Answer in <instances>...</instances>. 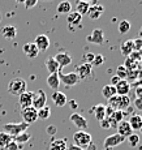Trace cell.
I'll return each instance as SVG.
<instances>
[{
    "mask_svg": "<svg viewBox=\"0 0 142 150\" xmlns=\"http://www.w3.org/2000/svg\"><path fill=\"white\" fill-rule=\"evenodd\" d=\"M28 128H29V124H26L24 122H21V123H8V124H4V125H3V132L8 133L11 137L13 138V137H16V136H18V134L26 132Z\"/></svg>",
    "mask_w": 142,
    "mask_h": 150,
    "instance_id": "6da1fadb",
    "label": "cell"
},
{
    "mask_svg": "<svg viewBox=\"0 0 142 150\" xmlns=\"http://www.w3.org/2000/svg\"><path fill=\"white\" fill-rule=\"evenodd\" d=\"M91 142H93L91 134L86 131H78L73 134V145H76L83 150L88 149Z\"/></svg>",
    "mask_w": 142,
    "mask_h": 150,
    "instance_id": "7a4b0ae2",
    "label": "cell"
},
{
    "mask_svg": "<svg viewBox=\"0 0 142 150\" xmlns=\"http://www.w3.org/2000/svg\"><path fill=\"white\" fill-rule=\"evenodd\" d=\"M26 88H28V85H26L25 80L21 79V77H16V79H13L12 81L8 83V93L18 97L24 91H26Z\"/></svg>",
    "mask_w": 142,
    "mask_h": 150,
    "instance_id": "3957f363",
    "label": "cell"
},
{
    "mask_svg": "<svg viewBox=\"0 0 142 150\" xmlns=\"http://www.w3.org/2000/svg\"><path fill=\"white\" fill-rule=\"evenodd\" d=\"M108 106L112 107L114 110L123 111V110L129 108L130 99L128 96H115V97H112L111 99H108Z\"/></svg>",
    "mask_w": 142,
    "mask_h": 150,
    "instance_id": "277c9868",
    "label": "cell"
},
{
    "mask_svg": "<svg viewBox=\"0 0 142 150\" xmlns=\"http://www.w3.org/2000/svg\"><path fill=\"white\" fill-rule=\"evenodd\" d=\"M21 116H22V120L24 123L26 124H33L38 120V110H35L33 106L30 107H25V108H21Z\"/></svg>",
    "mask_w": 142,
    "mask_h": 150,
    "instance_id": "5b68a950",
    "label": "cell"
},
{
    "mask_svg": "<svg viewBox=\"0 0 142 150\" xmlns=\"http://www.w3.org/2000/svg\"><path fill=\"white\" fill-rule=\"evenodd\" d=\"M46 102H47V96H46V93L42 90V89L34 91V94H33V103H31V106H33L34 108H35V110L43 108L46 106Z\"/></svg>",
    "mask_w": 142,
    "mask_h": 150,
    "instance_id": "8992f818",
    "label": "cell"
},
{
    "mask_svg": "<svg viewBox=\"0 0 142 150\" xmlns=\"http://www.w3.org/2000/svg\"><path fill=\"white\" fill-rule=\"evenodd\" d=\"M124 141H125V138L123 136H120V134H117V133H114V134H111V136L104 138L103 146H104V149H112V148H115V146L121 145Z\"/></svg>",
    "mask_w": 142,
    "mask_h": 150,
    "instance_id": "52a82bcc",
    "label": "cell"
},
{
    "mask_svg": "<svg viewBox=\"0 0 142 150\" xmlns=\"http://www.w3.org/2000/svg\"><path fill=\"white\" fill-rule=\"evenodd\" d=\"M76 74L78 76V79L81 80H89L93 76V67L91 64H88V63H82L80 64L76 69Z\"/></svg>",
    "mask_w": 142,
    "mask_h": 150,
    "instance_id": "ba28073f",
    "label": "cell"
},
{
    "mask_svg": "<svg viewBox=\"0 0 142 150\" xmlns=\"http://www.w3.org/2000/svg\"><path fill=\"white\" fill-rule=\"evenodd\" d=\"M59 79L60 82H63L65 86H74L80 82V79L76 74V72H69V73H61L59 72Z\"/></svg>",
    "mask_w": 142,
    "mask_h": 150,
    "instance_id": "9c48e42d",
    "label": "cell"
},
{
    "mask_svg": "<svg viewBox=\"0 0 142 150\" xmlns=\"http://www.w3.org/2000/svg\"><path fill=\"white\" fill-rule=\"evenodd\" d=\"M88 42L95 43V45H103L104 43V33L102 29H94L88 35Z\"/></svg>",
    "mask_w": 142,
    "mask_h": 150,
    "instance_id": "30bf717a",
    "label": "cell"
},
{
    "mask_svg": "<svg viewBox=\"0 0 142 150\" xmlns=\"http://www.w3.org/2000/svg\"><path fill=\"white\" fill-rule=\"evenodd\" d=\"M34 45L37 46V48L40 51H47L50 48V38L46 34H39L34 41Z\"/></svg>",
    "mask_w": 142,
    "mask_h": 150,
    "instance_id": "8fae6325",
    "label": "cell"
},
{
    "mask_svg": "<svg viewBox=\"0 0 142 150\" xmlns=\"http://www.w3.org/2000/svg\"><path fill=\"white\" fill-rule=\"evenodd\" d=\"M69 119H71V122L73 123L78 129H82V131L83 129H88V120H86L82 115L77 114V112H73V114L69 116Z\"/></svg>",
    "mask_w": 142,
    "mask_h": 150,
    "instance_id": "7c38bea8",
    "label": "cell"
},
{
    "mask_svg": "<svg viewBox=\"0 0 142 150\" xmlns=\"http://www.w3.org/2000/svg\"><path fill=\"white\" fill-rule=\"evenodd\" d=\"M33 94L34 91H24L21 96H18V105L21 106V108L30 107L33 103Z\"/></svg>",
    "mask_w": 142,
    "mask_h": 150,
    "instance_id": "4fadbf2b",
    "label": "cell"
},
{
    "mask_svg": "<svg viewBox=\"0 0 142 150\" xmlns=\"http://www.w3.org/2000/svg\"><path fill=\"white\" fill-rule=\"evenodd\" d=\"M54 57H55V60H56V63L59 64L60 69L64 68V67H68V65L72 63V56L68 52H59V54L55 55Z\"/></svg>",
    "mask_w": 142,
    "mask_h": 150,
    "instance_id": "5bb4252c",
    "label": "cell"
},
{
    "mask_svg": "<svg viewBox=\"0 0 142 150\" xmlns=\"http://www.w3.org/2000/svg\"><path fill=\"white\" fill-rule=\"evenodd\" d=\"M116 128H117V134L123 136L124 138L129 137L130 134L133 133V131H132V128H130L128 120H121V122L116 125Z\"/></svg>",
    "mask_w": 142,
    "mask_h": 150,
    "instance_id": "9a60e30c",
    "label": "cell"
},
{
    "mask_svg": "<svg viewBox=\"0 0 142 150\" xmlns=\"http://www.w3.org/2000/svg\"><path fill=\"white\" fill-rule=\"evenodd\" d=\"M22 51L29 59H34V57L38 56L39 54V50L37 48V46L34 45V42H30V43H25L22 46Z\"/></svg>",
    "mask_w": 142,
    "mask_h": 150,
    "instance_id": "2e32d148",
    "label": "cell"
},
{
    "mask_svg": "<svg viewBox=\"0 0 142 150\" xmlns=\"http://www.w3.org/2000/svg\"><path fill=\"white\" fill-rule=\"evenodd\" d=\"M104 12V8L102 7L100 4H90V8H89V12H88V16L90 17L91 20H98L100 18V16L103 14Z\"/></svg>",
    "mask_w": 142,
    "mask_h": 150,
    "instance_id": "e0dca14e",
    "label": "cell"
},
{
    "mask_svg": "<svg viewBox=\"0 0 142 150\" xmlns=\"http://www.w3.org/2000/svg\"><path fill=\"white\" fill-rule=\"evenodd\" d=\"M52 100H54V103L57 106V107H64V106L68 103V99H66V96L63 91H54L52 93Z\"/></svg>",
    "mask_w": 142,
    "mask_h": 150,
    "instance_id": "ac0fdd59",
    "label": "cell"
},
{
    "mask_svg": "<svg viewBox=\"0 0 142 150\" xmlns=\"http://www.w3.org/2000/svg\"><path fill=\"white\" fill-rule=\"evenodd\" d=\"M115 88H116V96H128L130 91V83L126 80H120Z\"/></svg>",
    "mask_w": 142,
    "mask_h": 150,
    "instance_id": "d6986e66",
    "label": "cell"
},
{
    "mask_svg": "<svg viewBox=\"0 0 142 150\" xmlns=\"http://www.w3.org/2000/svg\"><path fill=\"white\" fill-rule=\"evenodd\" d=\"M121 54L124 55V56H130L132 55V52L134 51V41L133 39H126V41H124L123 43H121Z\"/></svg>",
    "mask_w": 142,
    "mask_h": 150,
    "instance_id": "ffe728a7",
    "label": "cell"
},
{
    "mask_svg": "<svg viewBox=\"0 0 142 150\" xmlns=\"http://www.w3.org/2000/svg\"><path fill=\"white\" fill-rule=\"evenodd\" d=\"M45 65H46V68H47V71H48V73H50V74L59 73V72H60V67H59V64L56 63V60H55L54 56L47 57V59H46V62H45Z\"/></svg>",
    "mask_w": 142,
    "mask_h": 150,
    "instance_id": "44dd1931",
    "label": "cell"
},
{
    "mask_svg": "<svg viewBox=\"0 0 142 150\" xmlns=\"http://www.w3.org/2000/svg\"><path fill=\"white\" fill-rule=\"evenodd\" d=\"M0 33H1V35L4 37L5 39H13L14 37L17 35V29H16V26H13V25H5V26L1 28Z\"/></svg>",
    "mask_w": 142,
    "mask_h": 150,
    "instance_id": "7402d4cb",
    "label": "cell"
},
{
    "mask_svg": "<svg viewBox=\"0 0 142 150\" xmlns=\"http://www.w3.org/2000/svg\"><path fill=\"white\" fill-rule=\"evenodd\" d=\"M66 22L69 26H80L82 22V16L78 14L77 12H71L66 16Z\"/></svg>",
    "mask_w": 142,
    "mask_h": 150,
    "instance_id": "603a6c76",
    "label": "cell"
},
{
    "mask_svg": "<svg viewBox=\"0 0 142 150\" xmlns=\"http://www.w3.org/2000/svg\"><path fill=\"white\" fill-rule=\"evenodd\" d=\"M91 112L94 114L95 119L98 120V122H102L103 119H106V106L104 105H97L94 106V107L91 108Z\"/></svg>",
    "mask_w": 142,
    "mask_h": 150,
    "instance_id": "cb8c5ba5",
    "label": "cell"
},
{
    "mask_svg": "<svg viewBox=\"0 0 142 150\" xmlns=\"http://www.w3.org/2000/svg\"><path fill=\"white\" fill-rule=\"evenodd\" d=\"M47 85L48 88H51L52 90L56 91L60 86V79H59V73H52L48 74L47 77Z\"/></svg>",
    "mask_w": 142,
    "mask_h": 150,
    "instance_id": "d4e9b609",
    "label": "cell"
},
{
    "mask_svg": "<svg viewBox=\"0 0 142 150\" xmlns=\"http://www.w3.org/2000/svg\"><path fill=\"white\" fill-rule=\"evenodd\" d=\"M132 131H140L142 128V116L141 115H132L130 119L128 120Z\"/></svg>",
    "mask_w": 142,
    "mask_h": 150,
    "instance_id": "484cf974",
    "label": "cell"
},
{
    "mask_svg": "<svg viewBox=\"0 0 142 150\" xmlns=\"http://www.w3.org/2000/svg\"><path fill=\"white\" fill-rule=\"evenodd\" d=\"M56 12L59 14H68L72 12V4L71 1H68V0H63V1H60L59 4H57L56 7Z\"/></svg>",
    "mask_w": 142,
    "mask_h": 150,
    "instance_id": "4316f807",
    "label": "cell"
},
{
    "mask_svg": "<svg viewBox=\"0 0 142 150\" xmlns=\"http://www.w3.org/2000/svg\"><path fill=\"white\" fill-rule=\"evenodd\" d=\"M68 145H66L65 138H56L50 144V150H66Z\"/></svg>",
    "mask_w": 142,
    "mask_h": 150,
    "instance_id": "83f0119b",
    "label": "cell"
},
{
    "mask_svg": "<svg viewBox=\"0 0 142 150\" xmlns=\"http://www.w3.org/2000/svg\"><path fill=\"white\" fill-rule=\"evenodd\" d=\"M89 8H90V3H85V1H78L76 3V11L74 12H77L78 14H81V16H85V14H88L89 12Z\"/></svg>",
    "mask_w": 142,
    "mask_h": 150,
    "instance_id": "f1b7e54d",
    "label": "cell"
},
{
    "mask_svg": "<svg viewBox=\"0 0 142 150\" xmlns=\"http://www.w3.org/2000/svg\"><path fill=\"white\" fill-rule=\"evenodd\" d=\"M102 96L106 98V99H111L112 97L116 96V88L112 85H104L102 89Z\"/></svg>",
    "mask_w": 142,
    "mask_h": 150,
    "instance_id": "f546056e",
    "label": "cell"
},
{
    "mask_svg": "<svg viewBox=\"0 0 142 150\" xmlns=\"http://www.w3.org/2000/svg\"><path fill=\"white\" fill-rule=\"evenodd\" d=\"M13 141V138L5 132H0V149H5L11 142Z\"/></svg>",
    "mask_w": 142,
    "mask_h": 150,
    "instance_id": "4dcf8cb0",
    "label": "cell"
},
{
    "mask_svg": "<svg viewBox=\"0 0 142 150\" xmlns=\"http://www.w3.org/2000/svg\"><path fill=\"white\" fill-rule=\"evenodd\" d=\"M30 138H31V134L28 133V132H24V133L18 134V136H16V137H13V141H14V142H17L18 145H22V144L28 142Z\"/></svg>",
    "mask_w": 142,
    "mask_h": 150,
    "instance_id": "1f68e13d",
    "label": "cell"
},
{
    "mask_svg": "<svg viewBox=\"0 0 142 150\" xmlns=\"http://www.w3.org/2000/svg\"><path fill=\"white\" fill-rule=\"evenodd\" d=\"M51 116V108L48 107L47 105L45 106L43 108L38 110V119H42V120H47L48 117Z\"/></svg>",
    "mask_w": 142,
    "mask_h": 150,
    "instance_id": "d6a6232c",
    "label": "cell"
},
{
    "mask_svg": "<svg viewBox=\"0 0 142 150\" xmlns=\"http://www.w3.org/2000/svg\"><path fill=\"white\" fill-rule=\"evenodd\" d=\"M117 29H119V33L120 34H126L130 30V22L126 21V20H121V21L119 22Z\"/></svg>",
    "mask_w": 142,
    "mask_h": 150,
    "instance_id": "836d02e7",
    "label": "cell"
},
{
    "mask_svg": "<svg viewBox=\"0 0 142 150\" xmlns=\"http://www.w3.org/2000/svg\"><path fill=\"white\" fill-rule=\"evenodd\" d=\"M125 140H128L129 145L132 146V148H136V146L140 144V136H138L137 133H132L129 137H126Z\"/></svg>",
    "mask_w": 142,
    "mask_h": 150,
    "instance_id": "e575fe53",
    "label": "cell"
},
{
    "mask_svg": "<svg viewBox=\"0 0 142 150\" xmlns=\"http://www.w3.org/2000/svg\"><path fill=\"white\" fill-rule=\"evenodd\" d=\"M104 63V57H103V55H100V54H98V55H95L94 56V59H93V63H91V67L94 68V67H100Z\"/></svg>",
    "mask_w": 142,
    "mask_h": 150,
    "instance_id": "d590c367",
    "label": "cell"
},
{
    "mask_svg": "<svg viewBox=\"0 0 142 150\" xmlns=\"http://www.w3.org/2000/svg\"><path fill=\"white\" fill-rule=\"evenodd\" d=\"M126 68L124 67V65H120V67H117V72H116V76L119 77L120 80H124L126 77Z\"/></svg>",
    "mask_w": 142,
    "mask_h": 150,
    "instance_id": "8d00e7d4",
    "label": "cell"
},
{
    "mask_svg": "<svg viewBox=\"0 0 142 150\" xmlns=\"http://www.w3.org/2000/svg\"><path fill=\"white\" fill-rule=\"evenodd\" d=\"M37 3H38V0H25L24 5L26 9H31V8H34L37 5Z\"/></svg>",
    "mask_w": 142,
    "mask_h": 150,
    "instance_id": "74e56055",
    "label": "cell"
},
{
    "mask_svg": "<svg viewBox=\"0 0 142 150\" xmlns=\"http://www.w3.org/2000/svg\"><path fill=\"white\" fill-rule=\"evenodd\" d=\"M94 56H95V54H93V52L85 54V55H83V63L91 64V63H93V59H94Z\"/></svg>",
    "mask_w": 142,
    "mask_h": 150,
    "instance_id": "f35d334b",
    "label": "cell"
},
{
    "mask_svg": "<svg viewBox=\"0 0 142 150\" xmlns=\"http://www.w3.org/2000/svg\"><path fill=\"white\" fill-rule=\"evenodd\" d=\"M20 149H21V145H18V144L14 142V141H12V142L5 148V150H20Z\"/></svg>",
    "mask_w": 142,
    "mask_h": 150,
    "instance_id": "ab89813d",
    "label": "cell"
},
{
    "mask_svg": "<svg viewBox=\"0 0 142 150\" xmlns=\"http://www.w3.org/2000/svg\"><path fill=\"white\" fill-rule=\"evenodd\" d=\"M46 131H47V133L50 134V136H54V134L57 132V128L55 125H48L47 128H46Z\"/></svg>",
    "mask_w": 142,
    "mask_h": 150,
    "instance_id": "60d3db41",
    "label": "cell"
},
{
    "mask_svg": "<svg viewBox=\"0 0 142 150\" xmlns=\"http://www.w3.org/2000/svg\"><path fill=\"white\" fill-rule=\"evenodd\" d=\"M134 106L137 110H140V111H142V97H138L134 99Z\"/></svg>",
    "mask_w": 142,
    "mask_h": 150,
    "instance_id": "b9f144b4",
    "label": "cell"
},
{
    "mask_svg": "<svg viewBox=\"0 0 142 150\" xmlns=\"http://www.w3.org/2000/svg\"><path fill=\"white\" fill-rule=\"evenodd\" d=\"M99 123H100V127H102L103 129H108V128H111V124H110V120L107 119V117H106V119H103L102 122H99Z\"/></svg>",
    "mask_w": 142,
    "mask_h": 150,
    "instance_id": "7bdbcfd3",
    "label": "cell"
},
{
    "mask_svg": "<svg viewBox=\"0 0 142 150\" xmlns=\"http://www.w3.org/2000/svg\"><path fill=\"white\" fill-rule=\"evenodd\" d=\"M119 81H120V79L115 74V76H112L111 77V82H110V85H112V86H116L117 83H119Z\"/></svg>",
    "mask_w": 142,
    "mask_h": 150,
    "instance_id": "ee69618b",
    "label": "cell"
},
{
    "mask_svg": "<svg viewBox=\"0 0 142 150\" xmlns=\"http://www.w3.org/2000/svg\"><path fill=\"white\" fill-rule=\"evenodd\" d=\"M69 107H71L72 110H76L77 107H78V105L76 102H74V100H71V102H69Z\"/></svg>",
    "mask_w": 142,
    "mask_h": 150,
    "instance_id": "f6af8a7d",
    "label": "cell"
},
{
    "mask_svg": "<svg viewBox=\"0 0 142 150\" xmlns=\"http://www.w3.org/2000/svg\"><path fill=\"white\" fill-rule=\"evenodd\" d=\"M66 150H83V149L78 148V146H76V145H71V146H68V149Z\"/></svg>",
    "mask_w": 142,
    "mask_h": 150,
    "instance_id": "bcb514c9",
    "label": "cell"
},
{
    "mask_svg": "<svg viewBox=\"0 0 142 150\" xmlns=\"http://www.w3.org/2000/svg\"><path fill=\"white\" fill-rule=\"evenodd\" d=\"M14 1H17V3H20V4H24V1H25V0H14Z\"/></svg>",
    "mask_w": 142,
    "mask_h": 150,
    "instance_id": "7dc6e473",
    "label": "cell"
},
{
    "mask_svg": "<svg viewBox=\"0 0 142 150\" xmlns=\"http://www.w3.org/2000/svg\"><path fill=\"white\" fill-rule=\"evenodd\" d=\"M78 1H85V3H91L93 0H78Z\"/></svg>",
    "mask_w": 142,
    "mask_h": 150,
    "instance_id": "c3c4849f",
    "label": "cell"
},
{
    "mask_svg": "<svg viewBox=\"0 0 142 150\" xmlns=\"http://www.w3.org/2000/svg\"><path fill=\"white\" fill-rule=\"evenodd\" d=\"M1 18H3V17H1V13H0V22H1Z\"/></svg>",
    "mask_w": 142,
    "mask_h": 150,
    "instance_id": "681fc988",
    "label": "cell"
},
{
    "mask_svg": "<svg viewBox=\"0 0 142 150\" xmlns=\"http://www.w3.org/2000/svg\"><path fill=\"white\" fill-rule=\"evenodd\" d=\"M140 132H141V133H142V128H141V129H140Z\"/></svg>",
    "mask_w": 142,
    "mask_h": 150,
    "instance_id": "f907efd6",
    "label": "cell"
}]
</instances>
